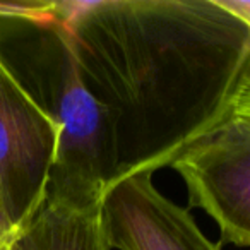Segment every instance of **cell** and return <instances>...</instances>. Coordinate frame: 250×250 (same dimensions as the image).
Instances as JSON below:
<instances>
[{"mask_svg": "<svg viewBox=\"0 0 250 250\" xmlns=\"http://www.w3.org/2000/svg\"><path fill=\"white\" fill-rule=\"evenodd\" d=\"M18 233L19 231L11 229L0 219V250H12V245H14L16 238H18Z\"/></svg>", "mask_w": 250, "mask_h": 250, "instance_id": "9", "label": "cell"}, {"mask_svg": "<svg viewBox=\"0 0 250 250\" xmlns=\"http://www.w3.org/2000/svg\"><path fill=\"white\" fill-rule=\"evenodd\" d=\"M59 2H0V18L22 19L42 26L57 24Z\"/></svg>", "mask_w": 250, "mask_h": 250, "instance_id": "7", "label": "cell"}, {"mask_svg": "<svg viewBox=\"0 0 250 250\" xmlns=\"http://www.w3.org/2000/svg\"><path fill=\"white\" fill-rule=\"evenodd\" d=\"M55 26L110 117L115 180L170 167L250 111V24L218 0L59 2Z\"/></svg>", "mask_w": 250, "mask_h": 250, "instance_id": "1", "label": "cell"}, {"mask_svg": "<svg viewBox=\"0 0 250 250\" xmlns=\"http://www.w3.org/2000/svg\"><path fill=\"white\" fill-rule=\"evenodd\" d=\"M57 59L52 115L57 120L55 158L46 194L98 197L117 178V160L110 117L87 91L77 70L70 45L53 26Z\"/></svg>", "mask_w": 250, "mask_h": 250, "instance_id": "2", "label": "cell"}, {"mask_svg": "<svg viewBox=\"0 0 250 250\" xmlns=\"http://www.w3.org/2000/svg\"><path fill=\"white\" fill-rule=\"evenodd\" d=\"M101 199L46 194L12 250H110Z\"/></svg>", "mask_w": 250, "mask_h": 250, "instance_id": "6", "label": "cell"}, {"mask_svg": "<svg viewBox=\"0 0 250 250\" xmlns=\"http://www.w3.org/2000/svg\"><path fill=\"white\" fill-rule=\"evenodd\" d=\"M151 175L118 178L104 188L101 211L110 249L221 250L202 233L188 209L154 187Z\"/></svg>", "mask_w": 250, "mask_h": 250, "instance_id": "5", "label": "cell"}, {"mask_svg": "<svg viewBox=\"0 0 250 250\" xmlns=\"http://www.w3.org/2000/svg\"><path fill=\"white\" fill-rule=\"evenodd\" d=\"M219 5L229 12L231 16L238 18L240 21L250 24V2L249 0H218Z\"/></svg>", "mask_w": 250, "mask_h": 250, "instance_id": "8", "label": "cell"}, {"mask_svg": "<svg viewBox=\"0 0 250 250\" xmlns=\"http://www.w3.org/2000/svg\"><path fill=\"white\" fill-rule=\"evenodd\" d=\"M59 127L0 57V219L19 231L46 197Z\"/></svg>", "mask_w": 250, "mask_h": 250, "instance_id": "3", "label": "cell"}, {"mask_svg": "<svg viewBox=\"0 0 250 250\" xmlns=\"http://www.w3.org/2000/svg\"><path fill=\"white\" fill-rule=\"evenodd\" d=\"M185 180L190 208L219 226V243L250 245V111L235 115L170 165Z\"/></svg>", "mask_w": 250, "mask_h": 250, "instance_id": "4", "label": "cell"}]
</instances>
